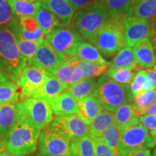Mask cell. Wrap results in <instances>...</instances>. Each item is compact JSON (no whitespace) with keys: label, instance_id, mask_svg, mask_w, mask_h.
<instances>
[{"label":"cell","instance_id":"cell-46","mask_svg":"<svg viewBox=\"0 0 156 156\" xmlns=\"http://www.w3.org/2000/svg\"><path fill=\"white\" fill-rule=\"evenodd\" d=\"M145 114H151V115H156V101L153 102L146 110L144 111L140 115H145Z\"/></svg>","mask_w":156,"mask_h":156},{"label":"cell","instance_id":"cell-25","mask_svg":"<svg viewBox=\"0 0 156 156\" xmlns=\"http://www.w3.org/2000/svg\"><path fill=\"white\" fill-rule=\"evenodd\" d=\"M128 16L147 20L156 17V0H133Z\"/></svg>","mask_w":156,"mask_h":156},{"label":"cell","instance_id":"cell-43","mask_svg":"<svg viewBox=\"0 0 156 156\" xmlns=\"http://www.w3.org/2000/svg\"><path fill=\"white\" fill-rule=\"evenodd\" d=\"M147 75V84L145 85V90L149 89H156V72L154 69H148L146 70Z\"/></svg>","mask_w":156,"mask_h":156},{"label":"cell","instance_id":"cell-35","mask_svg":"<svg viewBox=\"0 0 156 156\" xmlns=\"http://www.w3.org/2000/svg\"><path fill=\"white\" fill-rule=\"evenodd\" d=\"M109 15H128L133 0H101Z\"/></svg>","mask_w":156,"mask_h":156},{"label":"cell","instance_id":"cell-41","mask_svg":"<svg viewBox=\"0 0 156 156\" xmlns=\"http://www.w3.org/2000/svg\"><path fill=\"white\" fill-rule=\"evenodd\" d=\"M140 122L151 132L156 130V115H140Z\"/></svg>","mask_w":156,"mask_h":156},{"label":"cell","instance_id":"cell-14","mask_svg":"<svg viewBox=\"0 0 156 156\" xmlns=\"http://www.w3.org/2000/svg\"><path fill=\"white\" fill-rule=\"evenodd\" d=\"M24 120L22 101L0 106V136H4Z\"/></svg>","mask_w":156,"mask_h":156},{"label":"cell","instance_id":"cell-24","mask_svg":"<svg viewBox=\"0 0 156 156\" xmlns=\"http://www.w3.org/2000/svg\"><path fill=\"white\" fill-rule=\"evenodd\" d=\"M67 88L54 76H48L34 98H41L50 101L66 92ZM33 98V97H32Z\"/></svg>","mask_w":156,"mask_h":156},{"label":"cell","instance_id":"cell-22","mask_svg":"<svg viewBox=\"0 0 156 156\" xmlns=\"http://www.w3.org/2000/svg\"><path fill=\"white\" fill-rule=\"evenodd\" d=\"M50 106L55 115L77 114V101L69 93H64L49 101Z\"/></svg>","mask_w":156,"mask_h":156},{"label":"cell","instance_id":"cell-37","mask_svg":"<svg viewBox=\"0 0 156 156\" xmlns=\"http://www.w3.org/2000/svg\"><path fill=\"white\" fill-rule=\"evenodd\" d=\"M101 137L106 142V144L112 149L116 156H119L118 145L120 138V129L116 124H112L108 126L103 132Z\"/></svg>","mask_w":156,"mask_h":156},{"label":"cell","instance_id":"cell-28","mask_svg":"<svg viewBox=\"0 0 156 156\" xmlns=\"http://www.w3.org/2000/svg\"><path fill=\"white\" fill-rule=\"evenodd\" d=\"M95 78L83 79L67 88L66 93H69L75 101H79L92 94L96 87Z\"/></svg>","mask_w":156,"mask_h":156},{"label":"cell","instance_id":"cell-36","mask_svg":"<svg viewBox=\"0 0 156 156\" xmlns=\"http://www.w3.org/2000/svg\"><path fill=\"white\" fill-rule=\"evenodd\" d=\"M79 66L83 73V79H90L101 77L108 69V64H100L90 62H81L79 60Z\"/></svg>","mask_w":156,"mask_h":156},{"label":"cell","instance_id":"cell-54","mask_svg":"<svg viewBox=\"0 0 156 156\" xmlns=\"http://www.w3.org/2000/svg\"><path fill=\"white\" fill-rule=\"evenodd\" d=\"M30 156H34V155H30ZM36 156H38V155H36Z\"/></svg>","mask_w":156,"mask_h":156},{"label":"cell","instance_id":"cell-4","mask_svg":"<svg viewBox=\"0 0 156 156\" xmlns=\"http://www.w3.org/2000/svg\"><path fill=\"white\" fill-rule=\"evenodd\" d=\"M91 95L96 98L105 110L113 113L118 107L132 103L134 99L129 85L117 83L106 74L98 80L96 87Z\"/></svg>","mask_w":156,"mask_h":156},{"label":"cell","instance_id":"cell-32","mask_svg":"<svg viewBox=\"0 0 156 156\" xmlns=\"http://www.w3.org/2000/svg\"><path fill=\"white\" fill-rule=\"evenodd\" d=\"M19 96V86L15 82L9 80L0 84V106L15 103Z\"/></svg>","mask_w":156,"mask_h":156},{"label":"cell","instance_id":"cell-51","mask_svg":"<svg viewBox=\"0 0 156 156\" xmlns=\"http://www.w3.org/2000/svg\"><path fill=\"white\" fill-rule=\"evenodd\" d=\"M21 1H23V2H27V3L33 4V3H36V2H38V0H21Z\"/></svg>","mask_w":156,"mask_h":156},{"label":"cell","instance_id":"cell-53","mask_svg":"<svg viewBox=\"0 0 156 156\" xmlns=\"http://www.w3.org/2000/svg\"><path fill=\"white\" fill-rule=\"evenodd\" d=\"M153 156H156V148H155V151H154V152H153Z\"/></svg>","mask_w":156,"mask_h":156},{"label":"cell","instance_id":"cell-31","mask_svg":"<svg viewBox=\"0 0 156 156\" xmlns=\"http://www.w3.org/2000/svg\"><path fill=\"white\" fill-rule=\"evenodd\" d=\"M12 12L16 17L34 16L37 9L41 6L40 2L36 3H27L21 0H7Z\"/></svg>","mask_w":156,"mask_h":156},{"label":"cell","instance_id":"cell-13","mask_svg":"<svg viewBox=\"0 0 156 156\" xmlns=\"http://www.w3.org/2000/svg\"><path fill=\"white\" fill-rule=\"evenodd\" d=\"M126 45L133 47L140 41L149 38L150 20L134 16H126L124 20Z\"/></svg>","mask_w":156,"mask_h":156},{"label":"cell","instance_id":"cell-1","mask_svg":"<svg viewBox=\"0 0 156 156\" xmlns=\"http://www.w3.org/2000/svg\"><path fill=\"white\" fill-rule=\"evenodd\" d=\"M127 15H110L106 23L87 41L107 58L126 46L124 20Z\"/></svg>","mask_w":156,"mask_h":156},{"label":"cell","instance_id":"cell-2","mask_svg":"<svg viewBox=\"0 0 156 156\" xmlns=\"http://www.w3.org/2000/svg\"><path fill=\"white\" fill-rule=\"evenodd\" d=\"M26 65L11 25H0V68L18 85L20 76Z\"/></svg>","mask_w":156,"mask_h":156},{"label":"cell","instance_id":"cell-29","mask_svg":"<svg viewBox=\"0 0 156 156\" xmlns=\"http://www.w3.org/2000/svg\"><path fill=\"white\" fill-rule=\"evenodd\" d=\"M34 17L45 36L50 34L55 28L62 26L55 15L41 6L37 9Z\"/></svg>","mask_w":156,"mask_h":156},{"label":"cell","instance_id":"cell-27","mask_svg":"<svg viewBox=\"0 0 156 156\" xmlns=\"http://www.w3.org/2000/svg\"><path fill=\"white\" fill-rule=\"evenodd\" d=\"M112 124H114V113L103 109L89 124V135L93 138L101 137L105 129Z\"/></svg>","mask_w":156,"mask_h":156},{"label":"cell","instance_id":"cell-6","mask_svg":"<svg viewBox=\"0 0 156 156\" xmlns=\"http://www.w3.org/2000/svg\"><path fill=\"white\" fill-rule=\"evenodd\" d=\"M155 145L148 130L140 122L136 125L128 126L120 132L119 156H124L139 150L151 149Z\"/></svg>","mask_w":156,"mask_h":156},{"label":"cell","instance_id":"cell-39","mask_svg":"<svg viewBox=\"0 0 156 156\" xmlns=\"http://www.w3.org/2000/svg\"><path fill=\"white\" fill-rule=\"evenodd\" d=\"M16 19L7 0H0V25H9Z\"/></svg>","mask_w":156,"mask_h":156},{"label":"cell","instance_id":"cell-8","mask_svg":"<svg viewBox=\"0 0 156 156\" xmlns=\"http://www.w3.org/2000/svg\"><path fill=\"white\" fill-rule=\"evenodd\" d=\"M45 38L54 49L67 58L75 56L78 46L83 41L77 31L63 26L55 28Z\"/></svg>","mask_w":156,"mask_h":156},{"label":"cell","instance_id":"cell-40","mask_svg":"<svg viewBox=\"0 0 156 156\" xmlns=\"http://www.w3.org/2000/svg\"><path fill=\"white\" fill-rule=\"evenodd\" d=\"M95 145V156H116L112 149L107 145L102 137L93 138Z\"/></svg>","mask_w":156,"mask_h":156},{"label":"cell","instance_id":"cell-42","mask_svg":"<svg viewBox=\"0 0 156 156\" xmlns=\"http://www.w3.org/2000/svg\"><path fill=\"white\" fill-rule=\"evenodd\" d=\"M68 1L71 4L74 10L77 11L92 5L93 3L97 2L100 0H68Z\"/></svg>","mask_w":156,"mask_h":156},{"label":"cell","instance_id":"cell-17","mask_svg":"<svg viewBox=\"0 0 156 156\" xmlns=\"http://www.w3.org/2000/svg\"><path fill=\"white\" fill-rule=\"evenodd\" d=\"M136 63L143 69H151L156 62V56L150 39L147 38L140 41L132 47Z\"/></svg>","mask_w":156,"mask_h":156},{"label":"cell","instance_id":"cell-45","mask_svg":"<svg viewBox=\"0 0 156 156\" xmlns=\"http://www.w3.org/2000/svg\"><path fill=\"white\" fill-rule=\"evenodd\" d=\"M124 156H152L151 151L149 149H144V150H139L131 152V153L126 154Z\"/></svg>","mask_w":156,"mask_h":156},{"label":"cell","instance_id":"cell-48","mask_svg":"<svg viewBox=\"0 0 156 156\" xmlns=\"http://www.w3.org/2000/svg\"><path fill=\"white\" fill-rule=\"evenodd\" d=\"M5 151V145H4V143L2 141V137L0 136V153L2 151Z\"/></svg>","mask_w":156,"mask_h":156},{"label":"cell","instance_id":"cell-49","mask_svg":"<svg viewBox=\"0 0 156 156\" xmlns=\"http://www.w3.org/2000/svg\"><path fill=\"white\" fill-rule=\"evenodd\" d=\"M149 133H150V135H151V136L152 137V139L153 140L154 142H155V145H156V130L155 131L149 132Z\"/></svg>","mask_w":156,"mask_h":156},{"label":"cell","instance_id":"cell-19","mask_svg":"<svg viewBox=\"0 0 156 156\" xmlns=\"http://www.w3.org/2000/svg\"><path fill=\"white\" fill-rule=\"evenodd\" d=\"M114 123L120 129V132L128 126L140 123V116L130 103L118 107L114 112Z\"/></svg>","mask_w":156,"mask_h":156},{"label":"cell","instance_id":"cell-44","mask_svg":"<svg viewBox=\"0 0 156 156\" xmlns=\"http://www.w3.org/2000/svg\"><path fill=\"white\" fill-rule=\"evenodd\" d=\"M148 38L153 45L156 56V17L151 19L150 20V35Z\"/></svg>","mask_w":156,"mask_h":156},{"label":"cell","instance_id":"cell-7","mask_svg":"<svg viewBox=\"0 0 156 156\" xmlns=\"http://www.w3.org/2000/svg\"><path fill=\"white\" fill-rule=\"evenodd\" d=\"M22 103L25 120L37 129H44L53 120L54 113L47 99L33 97Z\"/></svg>","mask_w":156,"mask_h":156},{"label":"cell","instance_id":"cell-10","mask_svg":"<svg viewBox=\"0 0 156 156\" xmlns=\"http://www.w3.org/2000/svg\"><path fill=\"white\" fill-rule=\"evenodd\" d=\"M48 127L72 141L89 134L88 124L77 114L56 115Z\"/></svg>","mask_w":156,"mask_h":156},{"label":"cell","instance_id":"cell-23","mask_svg":"<svg viewBox=\"0 0 156 156\" xmlns=\"http://www.w3.org/2000/svg\"><path fill=\"white\" fill-rule=\"evenodd\" d=\"M75 56L80 61L100 64H108L98 50L88 42L83 41L78 46Z\"/></svg>","mask_w":156,"mask_h":156},{"label":"cell","instance_id":"cell-11","mask_svg":"<svg viewBox=\"0 0 156 156\" xmlns=\"http://www.w3.org/2000/svg\"><path fill=\"white\" fill-rule=\"evenodd\" d=\"M63 54L56 51L46 38L38 46L32 64L47 76H54L58 68L67 59Z\"/></svg>","mask_w":156,"mask_h":156},{"label":"cell","instance_id":"cell-20","mask_svg":"<svg viewBox=\"0 0 156 156\" xmlns=\"http://www.w3.org/2000/svg\"><path fill=\"white\" fill-rule=\"evenodd\" d=\"M77 106L78 115L88 125L104 109L99 101L92 95L77 101Z\"/></svg>","mask_w":156,"mask_h":156},{"label":"cell","instance_id":"cell-3","mask_svg":"<svg viewBox=\"0 0 156 156\" xmlns=\"http://www.w3.org/2000/svg\"><path fill=\"white\" fill-rule=\"evenodd\" d=\"M41 131L24 120L2 136L5 150L15 156H27L37 149Z\"/></svg>","mask_w":156,"mask_h":156},{"label":"cell","instance_id":"cell-38","mask_svg":"<svg viewBox=\"0 0 156 156\" xmlns=\"http://www.w3.org/2000/svg\"><path fill=\"white\" fill-rule=\"evenodd\" d=\"M147 75L146 70L140 69L136 71L135 75L130 83V91L134 98L138 95L145 91V85L147 84Z\"/></svg>","mask_w":156,"mask_h":156},{"label":"cell","instance_id":"cell-47","mask_svg":"<svg viewBox=\"0 0 156 156\" xmlns=\"http://www.w3.org/2000/svg\"><path fill=\"white\" fill-rule=\"evenodd\" d=\"M9 79V76L7 75V73L5 71H3L2 69L0 68V84L5 83V82L8 81Z\"/></svg>","mask_w":156,"mask_h":156},{"label":"cell","instance_id":"cell-16","mask_svg":"<svg viewBox=\"0 0 156 156\" xmlns=\"http://www.w3.org/2000/svg\"><path fill=\"white\" fill-rule=\"evenodd\" d=\"M38 2L42 7L55 15L62 26L69 28L75 11L68 0H38Z\"/></svg>","mask_w":156,"mask_h":156},{"label":"cell","instance_id":"cell-50","mask_svg":"<svg viewBox=\"0 0 156 156\" xmlns=\"http://www.w3.org/2000/svg\"><path fill=\"white\" fill-rule=\"evenodd\" d=\"M0 156H15V155H13L12 154L9 153V152H7V151H5L0 153Z\"/></svg>","mask_w":156,"mask_h":156},{"label":"cell","instance_id":"cell-12","mask_svg":"<svg viewBox=\"0 0 156 156\" xmlns=\"http://www.w3.org/2000/svg\"><path fill=\"white\" fill-rule=\"evenodd\" d=\"M47 77L46 74L34 64L26 65L20 76L17 85L20 89V100L24 101L34 97Z\"/></svg>","mask_w":156,"mask_h":156},{"label":"cell","instance_id":"cell-9","mask_svg":"<svg viewBox=\"0 0 156 156\" xmlns=\"http://www.w3.org/2000/svg\"><path fill=\"white\" fill-rule=\"evenodd\" d=\"M70 140L49 127L44 128L38 138V156H72Z\"/></svg>","mask_w":156,"mask_h":156},{"label":"cell","instance_id":"cell-26","mask_svg":"<svg viewBox=\"0 0 156 156\" xmlns=\"http://www.w3.org/2000/svg\"><path fill=\"white\" fill-rule=\"evenodd\" d=\"M109 67L127 68L133 70H137V64L134 59L132 47L126 45L118 53L113 56L112 61L108 62Z\"/></svg>","mask_w":156,"mask_h":156},{"label":"cell","instance_id":"cell-30","mask_svg":"<svg viewBox=\"0 0 156 156\" xmlns=\"http://www.w3.org/2000/svg\"><path fill=\"white\" fill-rule=\"evenodd\" d=\"M72 156H95L94 140L86 135L70 143Z\"/></svg>","mask_w":156,"mask_h":156},{"label":"cell","instance_id":"cell-52","mask_svg":"<svg viewBox=\"0 0 156 156\" xmlns=\"http://www.w3.org/2000/svg\"><path fill=\"white\" fill-rule=\"evenodd\" d=\"M153 67V69L156 72V62H155V64H154V66Z\"/></svg>","mask_w":156,"mask_h":156},{"label":"cell","instance_id":"cell-34","mask_svg":"<svg viewBox=\"0 0 156 156\" xmlns=\"http://www.w3.org/2000/svg\"><path fill=\"white\" fill-rule=\"evenodd\" d=\"M155 101L156 89H149L136 96L130 103L140 116Z\"/></svg>","mask_w":156,"mask_h":156},{"label":"cell","instance_id":"cell-18","mask_svg":"<svg viewBox=\"0 0 156 156\" xmlns=\"http://www.w3.org/2000/svg\"><path fill=\"white\" fill-rule=\"evenodd\" d=\"M10 25L15 34V38H16L20 52L25 58L27 65H30L32 64L33 58H34L38 46L44 41H33L27 40V39L23 38L21 35L20 30L17 18Z\"/></svg>","mask_w":156,"mask_h":156},{"label":"cell","instance_id":"cell-15","mask_svg":"<svg viewBox=\"0 0 156 156\" xmlns=\"http://www.w3.org/2000/svg\"><path fill=\"white\" fill-rule=\"evenodd\" d=\"M54 77L57 78L66 88L83 79V73L76 56L68 58L58 68Z\"/></svg>","mask_w":156,"mask_h":156},{"label":"cell","instance_id":"cell-21","mask_svg":"<svg viewBox=\"0 0 156 156\" xmlns=\"http://www.w3.org/2000/svg\"><path fill=\"white\" fill-rule=\"evenodd\" d=\"M17 18L23 38L33 41H43L44 40L45 35L34 16H25Z\"/></svg>","mask_w":156,"mask_h":156},{"label":"cell","instance_id":"cell-5","mask_svg":"<svg viewBox=\"0 0 156 156\" xmlns=\"http://www.w3.org/2000/svg\"><path fill=\"white\" fill-rule=\"evenodd\" d=\"M109 17L106 7L100 0L75 11L70 27L77 31L83 39L88 41L106 23Z\"/></svg>","mask_w":156,"mask_h":156},{"label":"cell","instance_id":"cell-33","mask_svg":"<svg viewBox=\"0 0 156 156\" xmlns=\"http://www.w3.org/2000/svg\"><path fill=\"white\" fill-rule=\"evenodd\" d=\"M138 70H133L127 68L108 67L106 75L117 83L129 85Z\"/></svg>","mask_w":156,"mask_h":156}]
</instances>
